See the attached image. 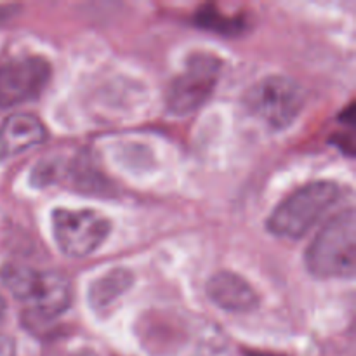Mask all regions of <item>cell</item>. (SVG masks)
Returning a JSON list of instances; mask_svg holds the SVG:
<instances>
[{"instance_id":"1","label":"cell","mask_w":356,"mask_h":356,"mask_svg":"<svg viewBox=\"0 0 356 356\" xmlns=\"http://www.w3.org/2000/svg\"><path fill=\"white\" fill-rule=\"evenodd\" d=\"M306 268L316 278H353L356 268V216L353 209L334 216L306 250Z\"/></svg>"},{"instance_id":"2","label":"cell","mask_w":356,"mask_h":356,"mask_svg":"<svg viewBox=\"0 0 356 356\" xmlns=\"http://www.w3.org/2000/svg\"><path fill=\"white\" fill-rule=\"evenodd\" d=\"M339 197V184L332 181L306 184L275 209L268 219V229L280 238H302L325 218Z\"/></svg>"},{"instance_id":"3","label":"cell","mask_w":356,"mask_h":356,"mask_svg":"<svg viewBox=\"0 0 356 356\" xmlns=\"http://www.w3.org/2000/svg\"><path fill=\"white\" fill-rule=\"evenodd\" d=\"M250 113L273 129H285L299 117L305 106V90L296 80L270 75L254 83L245 94Z\"/></svg>"},{"instance_id":"4","label":"cell","mask_w":356,"mask_h":356,"mask_svg":"<svg viewBox=\"0 0 356 356\" xmlns=\"http://www.w3.org/2000/svg\"><path fill=\"white\" fill-rule=\"evenodd\" d=\"M110 229V221L92 209H58L52 214L54 240L68 257H86L96 252L108 238Z\"/></svg>"},{"instance_id":"5","label":"cell","mask_w":356,"mask_h":356,"mask_svg":"<svg viewBox=\"0 0 356 356\" xmlns=\"http://www.w3.org/2000/svg\"><path fill=\"white\" fill-rule=\"evenodd\" d=\"M221 61L211 54H195L188 59L186 68L170 83L167 108L174 115H190L197 111L214 92Z\"/></svg>"},{"instance_id":"6","label":"cell","mask_w":356,"mask_h":356,"mask_svg":"<svg viewBox=\"0 0 356 356\" xmlns=\"http://www.w3.org/2000/svg\"><path fill=\"white\" fill-rule=\"evenodd\" d=\"M51 79V66L45 59H10L0 65V108H13L37 99Z\"/></svg>"},{"instance_id":"7","label":"cell","mask_w":356,"mask_h":356,"mask_svg":"<svg viewBox=\"0 0 356 356\" xmlns=\"http://www.w3.org/2000/svg\"><path fill=\"white\" fill-rule=\"evenodd\" d=\"M207 296L225 312L245 313L257 306L259 298L252 285L233 271H219L207 282Z\"/></svg>"},{"instance_id":"8","label":"cell","mask_w":356,"mask_h":356,"mask_svg":"<svg viewBox=\"0 0 356 356\" xmlns=\"http://www.w3.org/2000/svg\"><path fill=\"white\" fill-rule=\"evenodd\" d=\"M70 301L72 285L68 278L58 271H40L33 294L26 305H30L38 318H54L68 309Z\"/></svg>"},{"instance_id":"9","label":"cell","mask_w":356,"mask_h":356,"mask_svg":"<svg viewBox=\"0 0 356 356\" xmlns=\"http://www.w3.org/2000/svg\"><path fill=\"white\" fill-rule=\"evenodd\" d=\"M44 124L30 113H13L0 127V159L19 155L45 141Z\"/></svg>"},{"instance_id":"10","label":"cell","mask_w":356,"mask_h":356,"mask_svg":"<svg viewBox=\"0 0 356 356\" xmlns=\"http://www.w3.org/2000/svg\"><path fill=\"white\" fill-rule=\"evenodd\" d=\"M132 285V275L127 270H113L90 285L89 301L96 309L106 308L120 298Z\"/></svg>"},{"instance_id":"11","label":"cell","mask_w":356,"mask_h":356,"mask_svg":"<svg viewBox=\"0 0 356 356\" xmlns=\"http://www.w3.org/2000/svg\"><path fill=\"white\" fill-rule=\"evenodd\" d=\"M38 275H40V271L26 266V264L9 263L0 270V282L14 298L28 302L33 294L35 285H37Z\"/></svg>"},{"instance_id":"12","label":"cell","mask_w":356,"mask_h":356,"mask_svg":"<svg viewBox=\"0 0 356 356\" xmlns=\"http://www.w3.org/2000/svg\"><path fill=\"white\" fill-rule=\"evenodd\" d=\"M197 23L200 24L202 28H205V30H214L226 35L236 33V31L242 30L243 26L238 19L226 17L225 14L219 13L214 6L202 7L197 14Z\"/></svg>"},{"instance_id":"13","label":"cell","mask_w":356,"mask_h":356,"mask_svg":"<svg viewBox=\"0 0 356 356\" xmlns=\"http://www.w3.org/2000/svg\"><path fill=\"white\" fill-rule=\"evenodd\" d=\"M243 356H284L278 353H271V351H257V350H245Z\"/></svg>"},{"instance_id":"14","label":"cell","mask_w":356,"mask_h":356,"mask_svg":"<svg viewBox=\"0 0 356 356\" xmlns=\"http://www.w3.org/2000/svg\"><path fill=\"white\" fill-rule=\"evenodd\" d=\"M6 316H7V302L6 299L0 296V327H2L3 322H6Z\"/></svg>"},{"instance_id":"15","label":"cell","mask_w":356,"mask_h":356,"mask_svg":"<svg viewBox=\"0 0 356 356\" xmlns=\"http://www.w3.org/2000/svg\"><path fill=\"white\" fill-rule=\"evenodd\" d=\"M0 356H9V344L0 337Z\"/></svg>"}]
</instances>
